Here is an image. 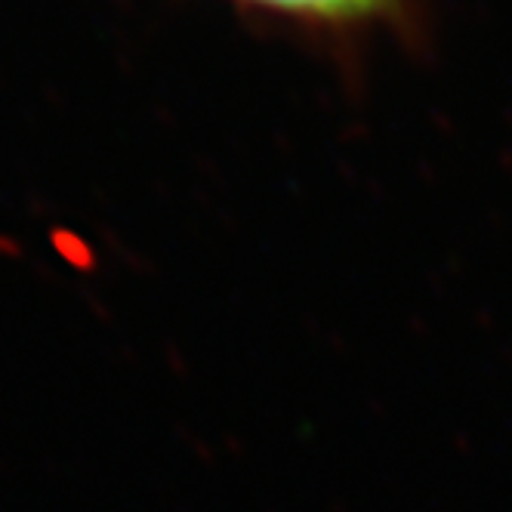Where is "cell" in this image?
Listing matches in <instances>:
<instances>
[{
    "label": "cell",
    "instance_id": "cell-1",
    "mask_svg": "<svg viewBox=\"0 0 512 512\" xmlns=\"http://www.w3.org/2000/svg\"><path fill=\"white\" fill-rule=\"evenodd\" d=\"M235 4L290 16V19H303V22L352 25V22H368L374 16L389 13L395 0H235Z\"/></svg>",
    "mask_w": 512,
    "mask_h": 512
}]
</instances>
